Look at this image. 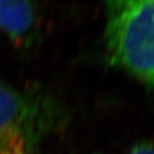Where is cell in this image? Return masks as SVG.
<instances>
[{
	"label": "cell",
	"instance_id": "obj_1",
	"mask_svg": "<svg viewBox=\"0 0 154 154\" xmlns=\"http://www.w3.org/2000/svg\"><path fill=\"white\" fill-rule=\"evenodd\" d=\"M67 119L64 103L49 90L0 80V154H39Z\"/></svg>",
	"mask_w": 154,
	"mask_h": 154
},
{
	"label": "cell",
	"instance_id": "obj_3",
	"mask_svg": "<svg viewBox=\"0 0 154 154\" xmlns=\"http://www.w3.org/2000/svg\"><path fill=\"white\" fill-rule=\"evenodd\" d=\"M38 24V11L32 2L0 1V32L13 40H24L32 35Z\"/></svg>",
	"mask_w": 154,
	"mask_h": 154
},
{
	"label": "cell",
	"instance_id": "obj_4",
	"mask_svg": "<svg viewBox=\"0 0 154 154\" xmlns=\"http://www.w3.org/2000/svg\"><path fill=\"white\" fill-rule=\"evenodd\" d=\"M128 154H154V142H145L134 146Z\"/></svg>",
	"mask_w": 154,
	"mask_h": 154
},
{
	"label": "cell",
	"instance_id": "obj_2",
	"mask_svg": "<svg viewBox=\"0 0 154 154\" xmlns=\"http://www.w3.org/2000/svg\"><path fill=\"white\" fill-rule=\"evenodd\" d=\"M104 39L111 64L154 89V0L107 2Z\"/></svg>",
	"mask_w": 154,
	"mask_h": 154
}]
</instances>
